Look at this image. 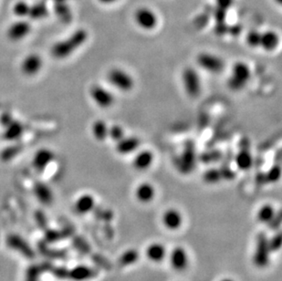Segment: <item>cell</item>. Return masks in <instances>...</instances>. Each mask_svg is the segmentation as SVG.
<instances>
[{
	"mask_svg": "<svg viewBox=\"0 0 282 281\" xmlns=\"http://www.w3.org/2000/svg\"><path fill=\"white\" fill-rule=\"evenodd\" d=\"M88 40L89 32L84 28H79L66 39L53 44L50 48V54L55 60H66L82 48Z\"/></svg>",
	"mask_w": 282,
	"mask_h": 281,
	"instance_id": "obj_1",
	"label": "cell"
},
{
	"mask_svg": "<svg viewBox=\"0 0 282 281\" xmlns=\"http://www.w3.org/2000/svg\"><path fill=\"white\" fill-rule=\"evenodd\" d=\"M251 76L252 70L250 66L243 60H238L231 67L229 75L226 79V86L231 92H242L250 81Z\"/></svg>",
	"mask_w": 282,
	"mask_h": 281,
	"instance_id": "obj_2",
	"label": "cell"
},
{
	"mask_svg": "<svg viewBox=\"0 0 282 281\" xmlns=\"http://www.w3.org/2000/svg\"><path fill=\"white\" fill-rule=\"evenodd\" d=\"M109 84L114 90L122 93L133 92L135 88V80L134 76L124 69L119 67H113L108 70L106 74Z\"/></svg>",
	"mask_w": 282,
	"mask_h": 281,
	"instance_id": "obj_3",
	"label": "cell"
},
{
	"mask_svg": "<svg viewBox=\"0 0 282 281\" xmlns=\"http://www.w3.org/2000/svg\"><path fill=\"white\" fill-rule=\"evenodd\" d=\"M181 82L183 90L187 97L198 99L202 93V79L198 70L193 67H185L181 73Z\"/></svg>",
	"mask_w": 282,
	"mask_h": 281,
	"instance_id": "obj_4",
	"label": "cell"
},
{
	"mask_svg": "<svg viewBox=\"0 0 282 281\" xmlns=\"http://www.w3.org/2000/svg\"><path fill=\"white\" fill-rule=\"evenodd\" d=\"M271 249L268 242V237L264 232L258 234L256 238L254 253L252 256V262L255 267L264 269L268 267L270 263Z\"/></svg>",
	"mask_w": 282,
	"mask_h": 281,
	"instance_id": "obj_5",
	"label": "cell"
},
{
	"mask_svg": "<svg viewBox=\"0 0 282 281\" xmlns=\"http://www.w3.org/2000/svg\"><path fill=\"white\" fill-rule=\"evenodd\" d=\"M196 61L201 70L210 74H219L226 67L225 60L222 57L208 51L198 53Z\"/></svg>",
	"mask_w": 282,
	"mask_h": 281,
	"instance_id": "obj_6",
	"label": "cell"
},
{
	"mask_svg": "<svg viewBox=\"0 0 282 281\" xmlns=\"http://www.w3.org/2000/svg\"><path fill=\"white\" fill-rule=\"evenodd\" d=\"M89 96L95 105L103 110L112 108L116 102L113 91L103 85H92L89 89Z\"/></svg>",
	"mask_w": 282,
	"mask_h": 281,
	"instance_id": "obj_7",
	"label": "cell"
},
{
	"mask_svg": "<svg viewBox=\"0 0 282 281\" xmlns=\"http://www.w3.org/2000/svg\"><path fill=\"white\" fill-rule=\"evenodd\" d=\"M134 21L139 28L152 31L158 25V18L155 12L147 7H140L134 13Z\"/></svg>",
	"mask_w": 282,
	"mask_h": 281,
	"instance_id": "obj_8",
	"label": "cell"
},
{
	"mask_svg": "<svg viewBox=\"0 0 282 281\" xmlns=\"http://www.w3.org/2000/svg\"><path fill=\"white\" fill-rule=\"evenodd\" d=\"M167 258L169 260L170 267L177 272L184 271L189 266V255L183 246H177L174 247L169 253L167 254Z\"/></svg>",
	"mask_w": 282,
	"mask_h": 281,
	"instance_id": "obj_9",
	"label": "cell"
},
{
	"mask_svg": "<svg viewBox=\"0 0 282 281\" xmlns=\"http://www.w3.org/2000/svg\"><path fill=\"white\" fill-rule=\"evenodd\" d=\"M42 57L38 53H30L23 59L20 63V71L24 76L34 77L43 69Z\"/></svg>",
	"mask_w": 282,
	"mask_h": 281,
	"instance_id": "obj_10",
	"label": "cell"
},
{
	"mask_svg": "<svg viewBox=\"0 0 282 281\" xmlns=\"http://www.w3.org/2000/svg\"><path fill=\"white\" fill-rule=\"evenodd\" d=\"M132 165L138 172H145L151 168L155 160V154L149 149H139L134 153Z\"/></svg>",
	"mask_w": 282,
	"mask_h": 281,
	"instance_id": "obj_11",
	"label": "cell"
},
{
	"mask_svg": "<svg viewBox=\"0 0 282 281\" xmlns=\"http://www.w3.org/2000/svg\"><path fill=\"white\" fill-rule=\"evenodd\" d=\"M141 147V140L134 135H125L115 142V152L121 156L134 155Z\"/></svg>",
	"mask_w": 282,
	"mask_h": 281,
	"instance_id": "obj_12",
	"label": "cell"
},
{
	"mask_svg": "<svg viewBox=\"0 0 282 281\" xmlns=\"http://www.w3.org/2000/svg\"><path fill=\"white\" fill-rule=\"evenodd\" d=\"M161 221L164 228H166L167 230L177 231L183 225V214L176 207H170L162 213Z\"/></svg>",
	"mask_w": 282,
	"mask_h": 281,
	"instance_id": "obj_13",
	"label": "cell"
},
{
	"mask_svg": "<svg viewBox=\"0 0 282 281\" xmlns=\"http://www.w3.org/2000/svg\"><path fill=\"white\" fill-rule=\"evenodd\" d=\"M31 32L29 22L20 20L12 23L7 30V39L12 42H20L25 40Z\"/></svg>",
	"mask_w": 282,
	"mask_h": 281,
	"instance_id": "obj_14",
	"label": "cell"
},
{
	"mask_svg": "<svg viewBox=\"0 0 282 281\" xmlns=\"http://www.w3.org/2000/svg\"><path fill=\"white\" fill-rule=\"evenodd\" d=\"M55 153L50 148H40L33 155L32 165L36 171L41 173L55 160Z\"/></svg>",
	"mask_w": 282,
	"mask_h": 281,
	"instance_id": "obj_15",
	"label": "cell"
},
{
	"mask_svg": "<svg viewBox=\"0 0 282 281\" xmlns=\"http://www.w3.org/2000/svg\"><path fill=\"white\" fill-rule=\"evenodd\" d=\"M135 199L142 204H148L155 200L156 197V188L150 182L139 183L134 190Z\"/></svg>",
	"mask_w": 282,
	"mask_h": 281,
	"instance_id": "obj_16",
	"label": "cell"
},
{
	"mask_svg": "<svg viewBox=\"0 0 282 281\" xmlns=\"http://www.w3.org/2000/svg\"><path fill=\"white\" fill-rule=\"evenodd\" d=\"M166 246L160 242L149 244L145 249V257L152 263H161L167 258Z\"/></svg>",
	"mask_w": 282,
	"mask_h": 281,
	"instance_id": "obj_17",
	"label": "cell"
},
{
	"mask_svg": "<svg viewBox=\"0 0 282 281\" xmlns=\"http://www.w3.org/2000/svg\"><path fill=\"white\" fill-rule=\"evenodd\" d=\"M280 43V35L274 30H266L264 32H261L260 49L267 52H273L279 48Z\"/></svg>",
	"mask_w": 282,
	"mask_h": 281,
	"instance_id": "obj_18",
	"label": "cell"
},
{
	"mask_svg": "<svg viewBox=\"0 0 282 281\" xmlns=\"http://www.w3.org/2000/svg\"><path fill=\"white\" fill-rule=\"evenodd\" d=\"M96 206L95 197L92 194L86 193L78 197L74 203V208L80 215H87L92 212Z\"/></svg>",
	"mask_w": 282,
	"mask_h": 281,
	"instance_id": "obj_19",
	"label": "cell"
},
{
	"mask_svg": "<svg viewBox=\"0 0 282 281\" xmlns=\"http://www.w3.org/2000/svg\"><path fill=\"white\" fill-rule=\"evenodd\" d=\"M4 132H3V139L7 141H15L19 140L24 134V126L20 121L11 120L9 122H7L6 125H4Z\"/></svg>",
	"mask_w": 282,
	"mask_h": 281,
	"instance_id": "obj_20",
	"label": "cell"
},
{
	"mask_svg": "<svg viewBox=\"0 0 282 281\" xmlns=\"http://www.w3.org/2000/svg\"><path fill=\"white\" fill-rule=\"evenodd\" d=\"M109 127L108 122L103 119L95 120L91 126V133L94 140L103 142L108 140L109 136Z\"/></svg>",
	"mask_w": 282,
	"mask_h": 281,
	"instance_id": "obj_21",
	"label": "cell"
},
{
	"mask_svg": "<svg viewBox=\"0 0 282 281\" xmlns=\"http://www.w3.org/2000/svg\"><path fill=\"white\" fill-rule=\"evenodd\" d=\"M278 212L275 207L271 204H262L257 212V219L263 225H270V223L274 220Z\"/></svg>",
	"mask_w": 282,
	"mask_h": 281,
	"instance_id": "obj_22",
	"label": "cell"
},
{
	"mask_svg": "<svg viewBox=\"0 0 282 281\" xmlns=\"http://www.w3.org/2000/svg\"><path fill=\"white\" fill-rule=\"evenodd\" d=\"M34 194L40 202L44 204H50L53 201V193L50 186L40 182L34 185Z\"/></svg>",
	"mask_w": 282,
	"mask_h": 281,
	"instance_id": "obj_23",
	"label": "cell"
},
{
	"mask_svg": "<svg viewBox=\"0 0 282 281\" xmlns=\"http://www.w3.org/2000/svg\"><path fill=\"white\" fill-rule=\"evenodd\" d=\"M235 163L240 171H248L254 163L253 156L247 150H242L236 155Z\"/></svg>",
	"mask_w": 282,
	"mask_h": 281,
	"instance_id": "obj_24",
	"label": "cell"
},
{
	"mask_svg": "<svg viewBox=\"0 0 282 281\" xmlns=\"http://www.w3.org/2000/svg\"><path fill=\"white\" fill-rule=\"evenodd\" d=\"M140 260V253L135 248H128L119 257V265L121 267H131L135 265Z\"/></svg>",
	"mask_w": 282,
	"mask_h": 281,
	"instance_id": "obj_25",
	"label": "cell"
},
{
	"mask_svg": "<svg viewBox=\"0 0 282 281\" xmlns=\"http://www.w3.org/2000/svg\"><path fill=\"white\" fill-rule=\"evenodd\" d=\"M54 12L56 14L57 18L64 24H70L72 21L73 15L71 7L67 5V2L55 3Z\"/></svg>",
	"mask_w": 282,
	"mask_h": 281,
	"instance_id": "obj_26",
	"label": "cell"
},
{
	"mask_svg": "<svg viewBox=\"0 0 282 281\" xmlns=\"http://www.w3.org/2000/svg\"><path fill=\"white\" fill-rule=\"evenodd\" d=\"M95 271L91 267L86 266H79L74 267L70 271V277L76 281H83L90 280L94 277Z\"/></svg>",
	"mask_w": 282,
	"mask_h": 281,
	"instance_id": "obj_27",
	"label": "cell"
},
{
	"mask_svg": "<svg viewBox=\"0 0 282 281\" xmlns=\"http://www.w3.org/2000/svg\"><path fill=\"white\" fill-rule=\"evenodd\" d=\"M49 15V10L44 2H39L35 5L30 6L28 18L33 20H40L47 18Z\"/></svg>",
	"mask_w": 282,
	"mask_h": 281,
	"instance_id": "obj_28",
	"label": "cell"
},
{
	"mask_svg": "<svg viewBox=\"0 0 282 281\" xmlns=\"http://www.w3.org/2000/svg\"><path fill=\"white\" fill-rule=\"evenodd\" d=\"M203 180L207 184H217L223 180L221 169L209 168L203 174Z\"/></svg>",
	"mask_w": 282,
	"mask_h": 281,
	"instance_id": "obj_29",
	"label": "cell"
},
{
	"mask_svg": "<svg viewBox=\"0 0 282 281\" xmlns=\"http://www.w3.org/2000/svg\"><path fill=\"white\" fill-rule=\"evenodd\" d=\"M126 135L125 134V130L122 125L115 123V124H112L109 127V136L108 139L113 140V142H116L118 140H121L122 137H124Z\"/></svg>",
	"mask_w": 282,
	"mask_h": 281,
	"instance_id": "obj_30",
	"label": "cell"
},
{
	"mask_svg": "<svg viewBox=\"0 0 282 281\" xmlns=\"http://www.w3.org/2000/svg\"><path fill=\"white\" fill-rule=\"evenodd\" d=\"M261 31L259 30H250L247 34L246 37V43H247V47H249L250 49H260V45H261Z\"/></svg>",
	"mask_w": 282,
	"mask_h": 281,
	"instance_id": "obj_31",
	"label": "cell"
},
{
	"mask_svg": "<svg viewBox=\"0 0 282 281\" xmlns=\"http://www.w3.org/2000/svg\"><path fill=\"white\" fill-rule=\"evenodd\" d=\"M29 8H30V5H28L27 2L19 1L18 3L15 4L14 7H13V13L17 17L23 19V18L28 17V13H29Z\"/></svg>",
	"mask_w": 282,
	"mask_h": 281,
	"instance_id": "obj_32",
	"label": "cell"
},
{
	"mask_svg": "<svg viewBox=\"0 0 282 281\" xmlns=\"http://www.w3.org/2000/svg\"><path fill=\"white\" fill-rule=\"evenodd\" d=\"M282 175V170L279 165H274L269 169L268 173L265 175L266 182L268 183H276L280 180Z\"/></svg>",
	"mask_w": 282,
	"mask_h": 281,
	"instance_id": "obj_33",
	"label": "cell"
},
{
	"mask_svg": "<svg viewBox=\"0 0 282 281\" xmlns=\"http://www.w3.org/2000/svg\"><path fill=\"white\" fill-rule=\"evenodd\" d=\"M268 242H269V246H270V249H271L272 253L279 251L282 247V235H281V233H276L272 238H268Z\"/></svg>",
	"mask_w": 282,
	"mask_h": 281,
	"instance_id": "obj_34",
	"label": "cell"
},
{
	"mask_svg": "<svg viewBox=\"0 0 282 281\" xmlns=\"http://www.w3.org/2000/svg\"><path fill=\"white\" fill-rule=\"evenodd\" d=\"M8 244L10 245V246L12 247H19L20 248V250H22V252L24 253L28 254V251H30L29 247H28V245L26 246V244L24 243V241H22L21 239L20 238H17V237H11L9 240H8Z\"/></svg>",
	"mask_w": 282,
	"mask_h": 281,
	"instance_id": "obj_35",
	"label": "cell"
},
{
	"mask_svg": "<svg viewBox=\"0 0 282 281\" xmlns=\"http://www.w3.org/2000/svg\"><path fill=\"white\" fill-rule=\"evenodd\" d=\"M19 148L18 146H12V147L7 148L4 149L3 152L1 153V157L3 161H9L11 159L15 158L18 153H19Z\"/></svg>",
	"mask_w": 282,
	"mask_h": 281,
	"instance_id": "obj_36",
	"label": "cell"
},
{
	"mask_svg": "<svg viewBox=\"0 0 282 281\" xmlns=\"http://www.w3.org/2000/svg\"><path fill=\"white\" fill-rule=\"evenodd\" d=\"M226 11L227 10L222 9L220 7H217V9L215 10V13H214V17H215V20H216L217 23L225 22L226 18Z\"/></svg>",
	"mask_w": 282,
	"mask_h": 281,
	"instance_id": "obj_37",
	"label": "cell"
},
{
	"mask_svg": "<svg viewBox=\"0 0 282 281\" xmlns=\"http://www.w3.org/2000/svg\"><path fill=\"white\" fill-rule=\"evenodd\" d=\"M234 0H217L218 7L227 10L233 5Z\"/></svg>",
	"mask_w": 282,
	"mask_h": 281,
	"instance_id": "obj_38",
	"label": "cell"
},
{
	"mask_svg": "<svg viewBox=\"0 0 282 281\" xmlns=\"http://www.w3.org/2000/svg\"><path fill=\"white\" fill-rule=\"evenodd\" d=\"M116 0H99L101 4H105V5H109V4H113Z\"/></svg>",
	"mask_w": 282,
	"mask_h": 281,
	"instance_id": "obj_39",
	"label": "cell"
},
{
	"mask_svg": "<svg viewBox=\"0 0 282 281\" xmlns=\"http://www.w3.org/2000/svg\"><path fill=\"white\" fill-rule=\"evenodd\" d=\"M236 281L235 280H233L231 278H224V279H222L221 281Z\"/></svg>",
	"mask_w": 282,
	"mask_h": 281,
	"instance_id": "obj_40",
	"label": "cell"
},
{
	"mask_svg": "<svg viewBox=\"0 0 282 281\" xmlns=\"http://www.w3.org/2000/svg\"><path fill=\"white\" fill-rule=\"evenodd\" d=\"M68 0H54V2L57 3V2H67Z\"/></svg>",
	"mask_w": 282,
	"mask_h": 281,
	"instance_id": "obj_41",
	"label": "cell"
},
{
	"mask_svg": "<svg viewBox=\"0 0 282 281\" xmlns=\"http://www.w3.org/2000/svg\"><path fill=\"white\" fill-rule=\"evenodd\" d=\"M278 4H282V0H275Z\"/></svg>",
	"mask_w": 282,
	"mask_h": 281,
	"instance_id": "obj_42",
	"label": "cell"
}]
</instances>
